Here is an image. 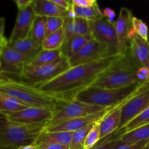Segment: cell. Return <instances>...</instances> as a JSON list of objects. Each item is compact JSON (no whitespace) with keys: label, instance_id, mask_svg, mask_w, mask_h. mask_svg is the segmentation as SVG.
Returning a JSON list of instances; mask_svg holds the SVG:
<instances>
[{"label":"cell","instance_id":"cell-18","mask_svg":"<svg viewBox=\"0 0 149 149\" xmlns=\"http://www.w3.org/2000/svg\"><path fill=\"white\" fill-rule=\"evenodd\" d=\"M123 103L113 108L100 121V140L109 136L119 130L122 115L121 107Z\"/></svg>","mask_w":149,"mask_h":149},{"label":"cell","instance_id":"cell-41","mask_svg":"<svg viewBox=\"0 0 149 149\" xmlns=\"http://www.w3.org/2000/svg\"><path fill=\"white\" fill-rule=\"evenodd\" d=\"M52 1L65 10H69L70 7H71V1H66V0H52Z\"/></svg>","mask_w":149,"mask_h":149},{"label":"cell","instance_id":"cell-20","mask_svg":"<svg viewBox=\"0 0 149 149\" xmlns=\"http://www.w3.org/2000/svg\"><path fill=\"white\" fill-rule=\"evenodd\" d=\"M7 46L28 56L31 61L42 50V45L35 42L30 36L15 42H8Z\"/></svg>","mask_w":149,"mask_h":149},{"label":"cell","instance_id":"cell-16","mask_svg":"<svg viewBox=\"0 0 149 149\" xmlns=\"http://www.w3.org/2000/svg\"><path fill=\"white\" fill-rule=\"evenodd\" d=\"M129 51L131 57L139 68H149V41L133 34L130 39Z\"/></svg>","mask_w":149,"mask_h":149},{"label":"cell","instance_id":"cell-40","mask_svg":"<svg viewBox=\"0 0 149 149\" xmlns=\"http://www.w3.org/2000/svg\"><path fill=\"white\" fill-rule=\"evenodd\" d=\"M33 0H15V3L18 9V11H21L27 8L30 4L33 3Z\"/></svg>","mask_w":149,"mask_h":149},{"label":"cell","instance_id":"cell-15","mask_svg":"<svg viewBox=\"0 0 149 149\" xmlns=\"http://www.w3.org/2000/svg\"><path fill=\"white\" fill-rule=\"evenodd\" d=\"M116 106L108 108L102 111L94 113V114L71 119L68 122H63L58 126L54 127L51 129L45 130L48 131V132H75L78 130L100 121L110 111H111Z\"/></svg>","mask_w":149,"mask_h":149},{"label":"cell","instance_id":"cell-38","mask_svg":"<svg viewBox=\"0 0 149 149\" xmlns=\"http://www.w3.org/2000/svg\"><path fill=\"white\" fill-rule=\"evenodd\" d=\"M102 13H103V17L108 19L109 21L114 23L113 20H114V17H116V13H115L114 10H112L110 7H106L102 10Z\"/></svg>","mask_w":149,"mask_h":149},{"label":"cell","instance_id":"cell-30","mask_svg":"<svg viewBox=\"0 0 149 149\" xmlns=\"http://www.w3.org/2000/svg\"><path fill=\"white\" fill-rule=\"evenodd\" d=\"M95 124L73 132L69 149H84V144L87 135Z\"/></svg>","mask_w":149,"mask_h":149},{"label":"cell","instance_id":"cell-4","mask_svg":"<svg viewBox=\"0 0 149 149\" xmlns=\"http://www.w3.org/2000/svg\"><path fill=\"white\" fill-rule=\"evenodd\" d=\"M46 124L26 125L0 119V149H18L34 144Z\"/></svg>","mask_w":149,"mask_h":149},{"label":"cell","instance_id":"cell-9","mask_svg":"<svg viewBox=\"0 0 149 149\" xmlns=\"http://www.w3.org/2000/svg\"><path fill=\"white\" fill-rule=\"evenodd\" d=\"M90 25L91 35L93 39L106 47L112 55L119 53L114 23L109 21L103 16L94 21H90Z\"/></svg>","mask_w":149,"mask_h":149},{"label":"cell","instance_id":"cell-25","mask_svg":"<svg viewBox=\"0 0 149 149\" xmlns=\"http://www.w3.org/2000/svg\"><path fill=\"white\" fill-rule=\"evenodd\" d=\"M125 143H134L143 141H149V124L124 133L120 138Z\"/></svg>","mask_w":149,"mask_h":149},{"label":"cell","instance_id":"cell-17","mask_svg":"<svg viewBox=\"0 0 149 149\" xmlns=\"http://www.w3.org/2000/svg\"><path fill=\"white\" fill-rule=\"evenodd\" d=\"M65 42L77 36H92L90 21L79 17H65L63 26Z\"/></svg>","mask_w":149,"mask_h":149},{"label":"cell","instance_id":"cell-47","mask_svg":"<svg viewBox=\"0 0 149 149\" xmlns=\"http://www.w3.org/2000/svg\"><path fill=\"white\" fill-rule=\"evenodd\" d=\"M0 78H1V73H0Z\"/></svg>","mask_w":149,"mask_h":149},{"label":"cell","instance_id":"cell-13","mask_svg":"<svg viewBox=\"0 0 149 149\" xmlns=\"http://www.w3.org/2000/svg\"><path fill=\"white\" fill-rule=\"evenodd\" d=\"M132 11L126 7H122L119 12V17L114 22L118 40L117 50L120 54L125 53L129 49V34L132 31Z\"/></svg>","mask_w":149,"mask_h":149},{"label":"cell","instance_id":"cell-45","mask_svg":"<svg viewBox=\"0 0 149 149\" xmlns=\"http://www.w3.org/2000/svg\"><path fill=\"white\" fill-rule=\"evenodd\" d=\"M143 149H149V141L147 142L146 145V146L144 147Z\"/></svg>","mask_w":149,"mask_h":149},{"label":"cell","instance_id":"cell-12","mask_svg":"<svg viewBox=\"0 0 149 149\" xmlns=\"http://www.w3.org/2000/svg\"><path fill=\"white\" fill-rule=\"evenodd\" d=\"M109 55H112L110 51L106 47L93 39L87 42L78 52L68 58V61L71 68L97 61Z\"/></svg>","mask_w":149,"mask_h":149},{"label":"cell","instance_id":"cell-26","mask_svg":"<svg viewBox=\"0 0 149 149\" xmlns=\"http://www.w3.org/2000/svg\"><path fill=\"white\" fill-rule=\"evenodd\" d=\"M47 18V17L36 16L29 35L35 42L40 45H42V42L46 38Z\"/></svg>","mask_w":149,"mask_h":149},{"label":"cell","instance_id":"cell-1","mask_svg":"<svg viewBox=\"0 0 149 149\" xmlns=\"http://www.w3.org/2000/svg\"><path fill=\"white\" fill-rule=\"evenodd\" d=\"M122 55L115 54L87 63L71 67L53 79L36 87L44 93L70 102L80 92L93 86Z\"/></svg>","mask_w":149,"mask_h":149},{"label":"cell","instance_id":"cell-49","mask_svg":"<svg viewBox=\"0 0 149 149\" xmlns=\"http://www.w3.org/2000/svg\"></svg>","mask_w":149,"mask_h":149},{"label":"cell","instance_id":"cell-6","mask_svg":"<svg viewBox=\"0 0 149 149\" xmlns=\"http://www.w3.org/2000/svg\"><path fill=\"white\" fill-rule=\"evenodd\" d=\"M69 68L68 58L63 56L59 61L49 65H32L27 64L21 74L13 79L36 87L53 79Z\"/></svg>","mask_w":149,"mask_h":149},{"label":"cell","instance_id":"cell-34","mask_svg":"<svg viewBox=\"0 0 149 149\" xmlns=\"http://www.w3.org/2000/svg\"><path fill=\"white\" fill-rule=\"evenodd\" d=\"M65 17H50L47 18L46 36L58 31L63 26Z\"/></svg>","mask_w":149,"mask_h":149},{"label":"cell","instance_id":"cell-19","mask_svg":"<svg viewBox=\"0 0 149 149\" xmlns=\"http://www.w3.org/2000/svg\"><path fill=\"white\" fill-rule=\"evenodd\" d=\"M33 6L36 16L45 17H67V10L57 5L52 0H33Z\"/></svg>","mask_w":149,"mask_h":149},{"label":"cell","instance_id":"cell-36","mask_svg":"<svg viewBox=\"0 0 149 149\" xmlns=\"http://www.w3.org/2000/svg\"><path fill=\"white\" fill-rule=\"evenodd\" d=\"M137 77L141 83H145L149 81V68L141 67L137 71Z\"/></svg>","mask_w":149,"mask_h":149},{"label":"cell","instance_id":"cell-37","mask_svg":"<svg viewBox=\"0 0 149 149\" xmlns=\"http://www.w3.org/2000/svg\"><path fill=\"white\" fill-rule=\"evenodd\" d=\"M71 3L74 5L80 7H90L97 4L95 0H73Z\"/></svg>","mask_w":149,"mask_h":149},{"label":"cell","instance_id":"cell-39","mask_svg":"<svg viewBox=\"0 0 149 149\" xmlns=\"http://www.w3.org/2000/svg\"><path fill=\"white\" fill-rule=\"evenodd\" d=\"M39 149H69L65 146L58 143H47L39 146Z\"/></svg>","mask_w":149,"mask_h":149},{"label":"cell","instance_id":"cell-3","mask_svg":"<svg viewBox=\"0 0 149 149\" xmlns=\"http://www.w3.org/2000/svg\"><path fill=\"white\" fill-rule=\"evenodd\" d=\"M138 68L139 67L128 49L93 86L100 88L119 89L141 83L137 77Z\"/></svg>","mask_w":149,"mask_h":149},{"label":"cell","instance_id":"cell-5","mask_svg":"<svg viewBox=\"0 0 149 149\" xmlns=\"http://www.w3.org/2000/svg\"><path fill=\"white\" fill-rule=\"evenodd\" d=\"M143 83H138L119 89H106L91 87L80 92L76 100L103 108L117 106L129 100L138 92Z\"/></svg>","mask_w":149,"mask_h":149},{"label":"cell","instance_id":"cell-11","mask_svg":"<svg viewBox=\"0 0 149 149\" xmlns=\"http://www.w3.org/2000/svg\"><path fill=\"white\" fill-rule=\"evenodd\" d=\"M55 112L49 109L27 107L15 113L4 115V119L14 123L32 125L47 124L53 117Z\"/></svg>","mask_w":149,"mask_h":149},{"label":"cell","instance_id":"cell-32","mask_svg":"<svg viewBox=\"0 0 149 149\" xmlns=\"http://www.w3.org/2000/svg\"><path fill=\"white\" fill-rule=\"evenodd\" d=\"M100 141V121L96 122L87 135L84 141V149H93Z\"/></svg>","mask_w":149,"mask_h":149},{"label":"cell","instance_id":"cell-43","mask_svg":"<svg viewBox=\"0 0 149 149\" xmlns=\"http://www.w3.org/2000/svg\"><path fill=\"white\" fill-rule=\"evenodd\" d=\"M4 27H5V18L0 17V36H4Z\"/></svg>","mask_w":149,"mask_h":149},{"label":"cell","instance_id":"cell-7","mask_svg":"<svg viewBox=\"0 0 149 149\" xmlns=\"http://www.w3.org/2000/svg\"><path fill=\"white\" fill-rule=\"evenodd\" d=\"M108 108L89 104L74 99L54 114L52 119L46 125L45 130L51 129L71 119L98 113Z\"/></svg>","mask_w":149,"mask_h":149},{"label":"cell","instance_id":"cell-33","mask_svg":"<svg viewBox=\"0 0 149 149\" xmlns=\"http://www.w3.org/2000/svg\"><path fill=\"white\" fill-rule=\"evenodd\" d=\"M132 33L138 35L141 39L148 41L149 29L146 23L141 19L133 16L132 20Z\"/></svg>","mask_w":149,"mask_h":149},{"label":"cell","instance_id":"cell-22","mask_svg":"<svg viewBox=\"0 0 149 149\" xmlns=\"http://www.w3.org/2000/svg\"><path fill=\"white\" fill-rule=\"evenodd\" d=\"M93 39L92 36H77L64 42L61 48L63 55L68 59L71 58Z\"/></svg>","mask_w":149,"mask_h":149},{"label":"cell","instance_id":"cell-46","mask_svg":"<svg viewBox=\"0 0 149 149\" xmlns=\"http://www.w3.org/2000/svg\"><path fill=\"white\" fill-rule=\"evenodd\" d=\"M4 117L2 116V115L0 114V119H4Z\"/></svg>","mask_w":149,"mask_h":149},{"label":"cell","instance_id":"cell-28","mask_svg":"<svg viewBox=\"0 0 149 149\" xmlns=\"http://www.w3.org/2000/svg\"><path fill=\"white\" fill-rule=\"evenodd\" d=\"M64 42H65V36H64L63 29L62 28L58 31L46 36L42 44V49H47V50L60 49L62 48Z\"/></svg>","mask_w":149,"mask_h":149},{"label":"cell","instance_id":"cell-2","mask_svg":"<svg viewBox=\"0 0 149 149\" xmlns=\"http://www.w3.org/2000/svg\"><path fill=\"white\" fill-rule=\"evenodd\" d=\"M0 93L20 100L29 107L49 109L55 113L68 102L63 99L44 93L36 87L10 77L0 78Z\"/></svg>","mask_w":149,"mask_h":149},{"label":"cell","instance_id":"cell-27","mask_svg":"<svg viewBox=\"0 0 149 149\" xmlns=\"http://www.w3.org/2000/svg\"><path fill=\"white\" fill-rule=\"evenodd\" d=\"M72 7L76 17L84 19L87 21H94L103 17L102 10L99 7L98 4L90 7H80L72 4Z\"/></svg>","mask_w":149,"mask_h":149},{"label":"cell","instance_id":"cell-48","mask_svg":"<svg viewBox=\"0 0 149 149\" xmlns=\"http://www.w3.org/2000/svg\"><path fill=\"white\" fill-rule=\"evenodd\" d=\"M0 67H1V63H0Z\"/></svg>","mask_w":149,"mask_h":149},{"label":"cell","instance_id":"cell-29","mask_svg":"<svg viewBox=\"0 0 149 149\" xmlns=\"http://www.w3.org/2000/svg\"><path fill=\"white\" fill-rule=\"evenodd\" d=\"M125 128L119 129L109 136L103 138L93 149H114L121 142L120 138L125 133Z\"/></svg>","mask_w":149,"mask_h":149},{"label":"cell","instance_id":"cell-44","mask_svg":"<svg viewBox=\"0 0 149 149\" xmlns=\"http://www.w3.org/2000/svg\"><path fill=\"white\" fill-rule=\"evenodd\" d=\"M18 149H39V147H38V146L35 145V144H31V145H27L20 147Z\"/></svg>","mask_w":149,"mask_h":149},{"label":"cell","instance_id":"cell-23","mask_svg":"<svg viewBox=\"0 0 149 149\" xmlns=\"http://www.w3.org/2000/svg\"><path fill=\"white\" fill-rule=\"evenodd\" d=\"M63 57L61 49L55 50L42 49L29 64L32 65H44L55 63Z\"/></svg>","mask_w":149,"mask_h":149},{"label":"cell","instance_id":"cell-31","mask_svg":"<svg viewBox=\"0 0 149 149\" xmlns=\"http://www.w3.org/2000/svg\"><path fill=\"white\" fill-rule=\"evenodd\" d=\"M148 124H149V107L141 112L140 114H138L136 117L132 119L130 122H128L124 127V128L127 132L141 126H143V125H148Z\"/></svg>","mask_w":149,"mask_h":149},{"label":"cell","instance_id":"cell-35","mask_svg":"<svg viewBox=\"0 0 149 149\" xmlns=\"http://www.w3.org/2000/svg\"><path fill=\"white\" fill-rule=\"evenodd\" d=\"M148 141H143L134 143H125L121 141L114 149H143Z\"/></svg>","mask_w":149,"mask_h":149},{"label":"cell","instance_id":"cell-21","mask_svg":"<svg viewBox=\"0 0 149 149\" xmlns=\"http://www.w3.org/2000/svg\"><path fill=\"white\" fill-rule=\"evenodd\" d=\"M72 134V132H48L45 130L39 135L34 144L39 146L42 144L58 143L69 148Z\"/></svg>","mask_w":149,"mask_h":149},{"label":"cell","instance_id":"cell-8","mask_svg":"<svg viewBox=\"0 0 149 149\" xmlns=\"http://www.w3.org/2000/svg\"><path fill=\"white\" fill-rule=\"evenodd\" d=\"M149 107V81L143 83L141 88L121 107L122 115L119 129Z\"/></svg>","mask_w":149,"mask_h":149},{"label":"cell","instance_id":"cell-14","mask_svg":"<svg viewBox=\"0 0 149 149\" xmlns=\"http://www.w3.org/2000/svg\"><path fill=\"white\" fill-rule=\"evenodd\" d=\"M35 17L36 15L33 10V3L25 10L18 11L15 23L10 39H8V42H15L28 37L30 35Z\"/></svg>","mask_w":149,"mask_h":149},{"label":"cell","instance_id":"cell-24","mask_svg":"<svg viewBox=\"0 0 149 149\" xmlns=\"http://www.w3.org/2000/svg\"><path fill=\"white\" fill-rule=\"evenodd\" d=\"M29 107L20 100L7 95L0 93V114L3 116L9 113H15Z\"/></svg>","mask_w":149,"mask_h":149},{"label":"cell","instance_id":"cell-42","mask_svg":"<svg viewBox=\"0 0 149 149\" xmlns=\"http://www.w3.org/2000/svg\"><path fill=\"white\" fill-rule=\"evenodd\" d=\"M7 45H8V40L4 36H0V56Z\"/></svg>","mask_w":149,"mask_h":149},{"label":"cell","instance_id":"cell-10","mask_svg":"<svg viewBox=\"0 0 149 149\" xmlns=\"http://www.w3.org/2000/svg\"><path fill=\"white\" fill-rule=\"evenodd\" d=\"M31 59L26 55L7 46L0 56V73L4 77L14 78L21 74Z\"/></svg>","mask_w":149,"mask_h":149}]
</instances>
